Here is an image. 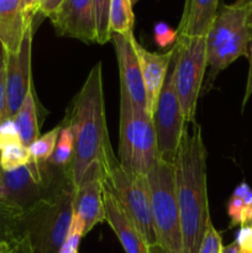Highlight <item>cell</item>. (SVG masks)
Wrapping results in <instances>:
<instances>
[{
	"label": "cell",
	"instance_id": "cell-30",
	"mask_svg": "<svg viewBox=\"0 0 252 253\" xmlns=\"http://www.w3.org/2000/svg\"><path fill=\"white\" fill-rule=\"evenodd\" d=\"M222 249H224V246H222L221 236L215 230L211 222L205 231L198 253H222Z\"/></svg>",
	"mask_w": 252,
	"mask_h": 253
},
{
	"label": "cell",
	"instance_id": "cell-15",
	"mask_svg": "<svg viewBox=\"0 0 252 253\" xmlns=\"http://www.w3.org/2000/svg\"><path fill=\"white\" fill-rule=\"evenodd\" d=\"M141 71H142L143 84H145L146 96H147V111L152 116L156 103L161 93L174 49L172 48L166 53H155L143 48L140 43H136Z\"/></svg>",
	"mask_w": 252,
	"mask_h": 253
},
{
	"label": "cell",
	"instance_id": "cell-32",
	"mask_svg": "<svg viewBox=\"0 0 252 253\" xmlns=\"http://www.w3.org/2000/svg\"><path fill=\"white\" fill-rule=\"evenodd\" d=\"M14 141H20L16 126L12 119H6L0 123V147Z\"/></svg>",
	"mask_w": 252,
	"mask_h": 253
},
{
	"label": "cell",
	"instance_id": "cell-27",
	"mask_svg": "<svg viewBox=\"0 0 252 253\" xmlns=\"http://www.w3.org/2000/svg\"><path fill=\"white\" fill-rule=\"evenodd\" d=\"M62 124H59V125H57L56 127L52 128L48 132L43 133V135H40V137L36 138L29 146L31 161L37 163H42L47 162L51 158V156L54 152V148H56Z\"/></svg>",
	"mask_w": 252,
	"mask_h": 253
},
{
	"label": "cell",
	"instance_id": "cell-37",
	"mask_svg": "<svg viewBox=\"0 0 252 253\" xmlns=\"http://www.w3.org/2000/svg\"><path fill=\"white\" fill-rule=\"evenodd\" d=\"M25 236H26V234H25L24 236L17 237L2 236V235H0V253H9L14 251V250L19 246L20 242L24 240Z\"/></svg>",
	"mask_w": 252,
	"mask_h": 253
},
{
	"label": "cell",
	"instance_id": "cell-13",
	"mask_svg": "<svg viewBox=\"0 0 252 253\" xmlns=\"http://www.w3.org/2000/svg\"><path fill=\"white\" fill-rule=\"evenodd\" d=\"M133 137L130 170L138 175L148 174L158 161L157 140L152 116L133 106Z\"/></svg>",
	"mask_w": 252,
	"mask_h": 253
},
{
	"label": "cell",
	"instance_id": "cell-11",
	"mask_svg": "<svg viewBox=\"0 0 252 253\" xmlns=\"http://www.w3.org/2000/svg\"><path fill=\"white\" fill-rule=\"evenodd\" d=\"M49 20L58 36L77 39L85 43L96 42L91 0H63Z\"/></svg>",
	"mask_w": 252,
	"mask_h": 253
},
{
	"label": "cell",
	"instance_id": "cell-12",
	"mask_svg": "<svg viewBox=\"0 0 252 253\" xmlns=\"http://www.w3.org/2000/svg\"><path fill=\"white\" fill-rule=\"evenodd\" d=\"M103 174L100 166H93L86 172L81 184L74 188L73 212L84 224V236L94 226L105 221L103 202Z\"/></svg>",
	"mask_w": 252,
	"mask_h": 253
},
{
	"label": "cell",
	"instance_id": "cell-25",
	"mask_svg": "<svg viewBox=\"0 0 252 253\" xmlns=\"http://www.w3.org/2000/svg\"><path fill=\"white\" fill-rule=\"evenodd\" d=\"M31 161L29 147L21 141H14L0 147V169L12 170L26 166Z\"/></svg>",
	"mask_w": 252,
	"mask_h": 253
},
{
	"label": "cell",
	"instance_id": "cell-43",
	"mask_svg": "<svg viewBox=\"0 0 252 253\" xmlns=\"http://www.w3.org/2000/svg\"><path fill=\"white\" fill-rule=\"evenodd\" d=\"M247 4V6H249V10H250V21H251V26H252V0H245Z\"/></svg>",
	"mask_w": 252,
	"mask_h": 253
},
{
	"label": "cell",
	"instance_id": "cell-8",
	"mask_svg": "<svg viewBox=\"0 0 252 253\" xmlns=\"http://www.w3.org/2000/svg\"><path fill=\"white\" fill-rule=\"evenodd\" d=\"M61 168H57L47 162L37 163L30 161L26 166L12 170H2L6 202L27 210L41 199L46 198L59 182L66 177V173L59 179L58 173Z\"/></svg>",
	"mask_w": 252,
	"mask_h": 253
},
{
	"label": "cell",
	"instance_id": "cell-3",
	"mask_svg": "<svg viewBox=\"0 0 252 253\" xmlns=\"http://www.w3.org/2000/svg\"><path fill=\"white\" fill-rule=\"evenodd\" d=\"M74 188L64 177L46 198L25 210L21 227L35 253H58L73 217Z\"/></svg>",
	"mask_w": 252,
	"mask_h": 253
},
{
	"label": "cell",
	"instance_id": "cell-2",
	"mask_svg": "<svg viewBox=\"0 0 252 253\" xmlns=\"http://www.w3.org/2000/svg\"><path fill=\"white\" fill-rule=\"evenodd\" d=\"M173 168L183 250L184 253H198L211 219L207 189V150L197 121L185 124Z\"/></svg>",
	"mask_w": 252,
	"mask_h": 253
},
{
	"label": "cell",
	"instance_id": "cell-45",
	"mask_svg": "<svg viewBox=\"0 0 252 253\" xmlns=\"http://www.w3.org/2000/svg\"><path fill=\"white\" fill-rule=\"evenodd\" d=\"M247 226H251V227H252V219L250 220V221H249V224H247Z\"/></svg>",
	"mask_w": 252,
	"mask_h": 253
},
{
	"label": "cell",
	"instance_id": "cell-35",
	"mask_svg": "<svg viewBox=\"0 0 252 253\" xmlns=\"http://www.w3.org/2000/svg\"><path fill=\"white\" fill-rule=\"evenodd\" d=\"M62 2H63V0H40L39 15L49 19L59 9Z\"/></svg>",
	"mask_w": 252,
	"mask_h": 253
},
{
	"label": "cell",
	"instance_id": "cell-5",
	"mask_svg": "<svg viewBox=\"0 0 252 253\" xmlns=\"http://www.w3.org/2000/svg\"><path fill=\"white\" fill-rule=\"evenodd\" d=\"M146 178L158 247L165 253H184L173 165L158 160Z\"/></svg>",
	"mask_w": 252,
	"mask_h": 253
},
{
	"label": "cell",
	"instance_id": "cell-29",
	"mask_svg": "<svg viewBox=\"0 0 252 253\" xmlns=\"http://www.w3.org/2000/svg\"><path fill=\"white\" fill-rule=\"evenodd\" d=\"M84 236V224L81 217L73 212L69 232L58 253H78V247L82 237Z\"/></svg>",
	"mask_w": 252,
	"mask_h": 253
},
{
	"label": "cell",
	"instance_id": "cell-28",
	"mask_svg": "<svg viewBox=\"0 0 252 253\" xmlns=\"http://www.w3.org/2000/svg\"><path fill=\"white\" fill-rule=\"evenodd\" d=\"M111 0H91L96 27V43L104 44L111 40L110 32Z\"/></svg>",
	"mask_w": 252,
	"mask_h": 253
},
{
	"label": "cell",
	"instance_id": "cell-31",
	"mask_svg": "<svg viewBox=\"0 0 252 253\" xmlns=\"http://www.w3.org/2000/svg\"><path fill=\"white\" fill-rule=\"evenodd\" d=\"M155 40L160 47L174 43L177 40V30H173L166 22H158L155 26Z\"/></svg>",
	"mask_w": 252,
	"mask_h": 253
},
{
	"label": "cell",
	"instance_id": "cell-20",
	"mask_svg": "<svg viewBox=\"0 0 252 253\" xmlns=\"http://www.w3.org/2000/svg\"><path fill=\"white\" fill-rule=\"evenodd\" d=\"M16 126L19 138L22 145L29 147L36 138L40 137V124L39 114H37L36 98H35L34 85L27 93L21 108L12 118Z\"/></svg>",
	"mask_w": 252,
	"mask_h": 253
},
{
	"label": "cell",
	"instance_id": "cell-41",
	"mask_svg": "<svg viewBox=\"0 0 252 253\" xmlns=\"http://www.w3.org/2000/svg\"><path fill=\"white\" fill-rule=\"evenodd\" d=\"M222 253H246V252L242 251V250L237 246L236 242L234 241L232 244H230L229 246H225L224 249H222Z\"/></svg>",
	"mask_w": 252,
	"mask_h": 253
},
{
	"label": "cell",
	"instance_id": "cell-39",
	"mask_svg": "<svg viewBox=\"0 0 252 253\" xmlns=\"http://www.w3.org/2000/svg\"><path fill=\"white\" fill-rule=\"evenodd\" d=\"M9 253H35L34 249H32V246H31V242H30L29 237H27V235L24 237V240L20 242L19 246H17L14 251H11Z\"/></svg>",
	"mask_w": 252,
	"mask_h": 253
},
{
	"label": "cell",
	"instance_id": "cell-22",
	"mask_svg": "<svg viewBox=\"0 0 252 253\" xmlns=\"http://www.w3.org/2000/svg\"><path fill=\"white\" fill-rule=\"evenodd\" d=\"M227 214L231 227L245 226L252 219V190L247 183L242 182L234 190L227 203Z\"/></svg>",
	"mask_w": 252,
	"mask_h": 253
},
{
	"label": "cell",
	"instance_id": "cell-1",
	"mask_svg": "<svg viewBox=\"0 0 252 253\" xmlns=\"http://www.w3.org/2000/svg\"><path fill=\"white\" fill-rule=\"evenodd\" d=\"M63 123L71 127L74 137L73 157L64 173L73 188H77L90 167H101L115 156L106 125L100 62L90 69L67 110Z\"/></svg>",
	"mask_w": 252,
	"mask_h": 253
},
{
	"label": "cell",
	"instance_id": "cell-16",
	"mask_svg": "<svg viewBox=\"0 0 252 253\" xmlns=\"http://www.w3.org/2000/svg\"><path fill=\"white\" fill-rule=\"evenodd\" d=\"M103 202L105 221L115 232L125 253H151L150 247L146 245L138 230L126 216L115 197L106 189L103 193Z\"/></svg>",
	"mask_w": 252,
	"mask_h": 253
},
{
	"label": "cell",
	"instance_id": "cell-44",
	"mask_svg": "<svg viewBox=\"0 0 252 253\" xmlns=\"http://www.w3.org/2000/svg\"><path fill=\"white\" fill-rule=\"evenodd\" d=\"M137 1H138V0H131V4H132V5H135L136 2H137Z\"/></svg>",
	"mask_w": 252,
	"mask_h": 253
},
{
	"label": "cell",
	"instance_id": "cell-9",
	"mask_svg": "<svg viewBox=\"0 0 252 253\" xmlns=\"http://www.w3.org/2000/svg\"><path fill=\"white\" fill-rule=\"evenodd\" d=\"M34 25L26 29L19 51L7 53L6 62V113L5 118L12 119L21 108L27 93L32 86L31 56Z\"/></svg>",
	"mask_w": 252,
	"mask_h": 253
},
{
	"label": "cell",
	"instance_id": "cell-18",
	"mask_svg": "<svg viewBox=\"0 0 252 253\" xmlns=\"http://www.w3.org/2000/svg\"><path fill=\"white\" fill-rule=\"evenodd\" d=\"M252 40V26H246L235 36L219 47L207 53V63L210 68V81H214L217 73L234 63L241 56H249L250 42Z\"/></svg>",
	"mask_w": 252,
	"mask_h": 253
},
{
	"label": "cell",
	"instance_id": "cell-42",
	"mask_svg": "<svg viewBox=\"0 0 252 253\" xmlns=\"http://www.w3.org/2000/svg\"><path fill=\"white\" fill-rule=\"evenodd\" d=\"M0 202H6V189H5L4 178H2V170L0 169Z\"/></svg>",
	"mask_w": 252,
	"mask_h": 253
},
{
	"label": "cell",
	"instance_id": "cell-40",
	"mask_svg": "<svg viewBox=\"0 0 252 253\" xmlns=\"http://www.w3.org/2000/svg\"><path fill=\"white\" fill-rule=\"evenodd\" d=\"M7 49L4 46L2 41L0 40V69L6 68V62H7Z\"/></svg>",
	"mask_w": 252,
	"mask_h": 253
},
{
	"label": "cell",
	"instance_id": "cell-38",
	"mask_svg": "<svg viewBox=\"0 0 252 253\" xmlns=\"http://www.w3.org/2000/svg\"><path fill=\"white\" fill-rule=\"evenodd\" d=\"M249 74H247V82H246V88H245V95L244 100H242V108H245L247 101L250 100L252 95V40L250 42L249 47Z\"/></svg>",
	"mask_w": 252,
	"mask_h": 253
},
{
	"label": "cell",
	"instance_id": "cell-21",
	"mask_svg": "<svg viewBox=\"0 0 252 253\" xmlns=\"http://www.w3.org/2000/svg\"><path fill=\"white\" fill-rule=\"evenodd\" d=\"M133 104L125 90L120 89V138H119V162L130 170L133 137Z\"/></svg>",
	"mask_w": 252,
	"mask_h": 253
},
{
	"label": "cell",
	"instance_id": "cell-6",
	"mask_svg": "<svg viewBox=\"0 0 252 253\" xmlns=\"http://www.w3.org/2000/svg\"><path fill=\"white\" fill-rule=\"evenodd\" d=\"M174 86L185 124L195 121L197 103L207 69V39L179 37L173 44Z\"/></svg>",
	"mask_w": 252,
	"mask_h": 253
},
{
	"label": "cell",
	"instance_id": "cell-10",
	"mask_svg": "<svg viewBox=\"0 0 252 253\" xmlns=\"http://www.w3.org/2000/svg\"><path fill=\"white\" fill-rule=\"evenodd\" d=\"M111 41L115 47L116 58H118L120 89L125 90L126 94L130 96L135 108L147 111V96H146L140 59L136 51L137 41L133 37V34H111Z\"/></svg>",
	"mask_w": 252,
	"mask_h": 253
},
{
	"label": "cell",
	"instance_id": "cell-34",
	"mask_svg": "<svg viewBox=\"0 0 252 253\" xmlns=\"http://www.w3.org/2000/svg\"><path fill=\"white\" fill-rule=\"evenodd\" d=\"M40 0H20V6L27 24L34 25L36 15H39Z\"/></svg>",
	"mask_w": 252,
	"mask_h": 253
},
{
	"label": "cell",
	"instance_id": "cell-4",
	"mask_svg": "<svg viewBox=\"0 0 252 253\" xmlns=\"http://www.w3.org/2000/svg\"><path fill=\"white\" fill-rule=\"evenodd\" d=\"M101 174L104 189L115 197L146 245L150 250L158 247L147 178L126 169L115 156L101 166Z\"/></svg>",
	"mask_w": 252,
	"mask_h": 253
},
{
	"label": "cell",
	"instance_id": "cell-7",
	"mask_svg": "<svg viewBox=\"0 0 252 253\" xmlns=\"http://www.w3.org/2000/svg\"><path fill=\"white\" fill-rule=\"evenodd\" d=\"M152 120L157 140L158 160L173 165L185 126L179 100L175 93L173 57L156 103Z\"/></svg>",
	"mask_w": 252,
	"mask_h": 253
},
{
	"label": "cell",
	"instance_id": "cell-17",
	"mask_svg": "<svg viewBox=\"0 0 252 253\" xmlns=\"http://www.w3.org/2000/svg\"><path fill=\"white\" fill-rule=\"evenodd\" d=\"M220 0H185L177 29L179 37H207L219 10Z\"/></svg>",
	"mask_w": 252,
	"mask_h": 253
},
{
	"label": "cell",
	"instance_id": "cell-23",
	"mask_svg": "<svg viewBox=\"0 0 252 253\" xmlns=\"http://www.w3.org/2000/svg\"><path fill=\"white\" fill-rule=\"evenodd\" d=\"M131 0H111L110 32L111 34H132L135 16Z\"/></svg>",
	"mask_w": 252,
	"mask_h": 253
},
{
	"label": "cell",
	"instance_id": "cell-33",
	"mask_svg": "<svg viewBox=\"0 0 252 253\" xmlns=\"http://www.w3.org/2000/svg\"><path fill=\"white\" fill-rule=\"evenodd\" d=\"M235 242L244 252L252 253V227L247 225L240 227Z\"/></svg>",
	"mask_w": 252,
	"mask_h": 253
},
{
	"label": "cell",
	"instance_id": "cell-26",
	"mask_svg": "<svg viewBox=\"0 0 252 253\" xmlns=\"http://www.w3.org/2000/svg\"><path fill=\"white\" fill-rule=\"evenodd\" d=\"M62 128L59 132L58 141H57L56 148H54L53 155L48 160L52 166L61 169H66L71 163L72 157H73L74 151V137L72 133L71 127L67 124L62 121Z\"/></svg>",
	"mask_w": 252,
	"mask_h": 253
},
{
	"label": "cell",
	"instance_id": "cell-36",
	"mask_svg": "<svg viewBox=\"0 0 252 253\" xmlns=\"http://www.w3.org/2000/svg\"><path fill=\"white\" fill-rule=\"evenodd\" d=\"M6 104V72L5 69H0V123L5 118Z\"/></svg>",
	"mask_w": 252,
	"mask_h": 253
},
{
	"label": "cell",
	"instance_id": "cell-14",
	"mask_svg": "<svg viewBox=\"0 0 252 253\" xmlns=\"http://www.w3.org/2000/svg\"><path fill=\"white\" fill-rule=\"evenodd\" d=\"M251 26L250 10L245 0L222 5L215 16L207 35V53L226 42L244 27Z\"/></svg>",
	"mask_w": 252,
	"mask_h": 253
},
{
	"label": "cell",
	"instance_id": "cell-19",
	"mask_svg": "<svg viewBox=\"0 0 252 253\" xmlns=\"http://www.w3.org/2000/svg\"><path fill=\"white\" fill-rule=\"evenodd\" d=\"M27 24L20 6V0H0V40L9 53L19 51Z\"/></svg>",
	"mask_w": 252,
	"mask_h": 253
},
{
	"label": "cell",
	"instance_id": "cell-24",
	"mask_svg": "<svg viewBox=\"0 0 252 253\" xmlns=\"http://www.w3.org/2000/svg\"><path fill=\"white\" fill-rule=\"evenodd\" d=\"M24 210L9 202H0V235L17 237L24 236L21 219Z\"/></svg>",
	"mask_w": 252,
	"mask_h": 253
}]
</instances>
